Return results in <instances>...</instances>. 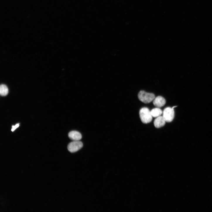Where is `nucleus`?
Returning <instances> with one entry per match:
<instances>
[{"label":"nucleus","instance_id":"nucleus-1","mask_svg":"<svg viewBox=\"0 0 212 212\" xmlns=\"http://www.w3.org/2000/svg\"><path fill=\"white\" fill-rule=\"evenodd\" d=\"M141 120L143 123L147 124L151 122L152 120L151 111L146 107L141 108L139 112Z\"/></svg>","mask_w":212,"mask_h":212},{"label":"nucleus","instance_id":"nucleus-2","mask_svg":"<svg viewBox=\"0 0 212 212\" xmlns=\"http://www.w3.org/2000/svg\"><path fill=\"white\" fill-rule=\"evenodd\" d=\"M139 99L145 103H148L153 101L155 98L154 94L148 93L143 90L139 92L138 95Z\"/></svg>","mask_w":212,"mask_h":212},{"label":"nucleus","instance_id":"nucleus-3","mask_svg":"<svg viewBox=\"0 0 212 212\" xmlns=\"http://www.w3.org/2000/svg\"><path fill=\"white\" fill-rule=\"evenodd\" d=\"M177 107L175 106L172 108L168 107L164 110L163 117L166 122L170 123L173 121L175 117L174 109Z\"/></svg>","mask_w":212,"mask_h":212},{"label":"nucleus","instance_id":"nucleus-4","mask_svg":"<svg viewBox=\"0 0 212 212\" xmlns=\"http://www.w3.org/2000/svg\"><path fill=\"white\" fill-rule=\"evenodd\" d=\"M83 146V143L79 141H73L68 146V150L71 153H75L80 150Z\"/></svg>","mask_w":212,"mask_h":212},{"label":"nucleus","instance_id":"nucleus-5","mask_svg":"<svg viewBox=\"0 0 212 212\" xmlns=\"http://www.w3.org/2000/svg\"><path fill=\"white\" fill-rule=\"evenodd\" d=\"M166 103L165 98L161 96H158L155 98L153 100L154 105L157 108L162 107L165 105Z\"/></svg>","mask_w":212,"mask_h":212},{"label":"nucleus","instance_id":"nucleus-6","mask_svg":"<svg viewBox=\"0 0 212 212\" xmlns=\"http://www.w3.org/2000/svg\"><path fill=\"white\" fill-rule=\"evenodd\" d=\"M166 122L163 116H160L156 118L154 122L155 127L157 128H159L164 126Z\"/></svg>","mask_w":212,"mask_h":212},{"label":"nucleus","instance_id":"nucleus-7","mask_svg":"<svg viewBox=\"0 0 212 212\" xmlns=\"http://www.w3.org/2000/svg\"><path fill=\"white\" fill-rule=\"evenodd\" d=\"M69 138L73 141H80L82 138L81 134L76 131H72L69 134Z\"/></svg>","mask_w":212,"mask_h":212},{"label":"nucleus","instance_id":"nucleus-8","mask_svg":"<svg viewBox=\"0 0 212 212\" xmlns=\"http://www.w3.org/2000/svg\"><path fill=\"white\" fill-rule=\"evenodd\" d=\"M163 113V111L160 108H157L153 109L151 111L152 116L154 118H157L160 116Z\"/></svg>","mask_w":212,"mask_h":212},{"label":"nucleus","instance_id":"nucleus-9","mask_svg":"<svg viewBox=\"0 0 212 212\" xmlns=\"http://www.w3.org/2000/svg\"><path fill=\"white\" fill-rule=\"evenodd\" d=\"M8 93V89L7 86L2 84L0 86V94L2 96H6Z\"/></svg>","mask_w":212,"mask_h":212},{"label":"nucleus","instance_id":"nucleus-10","mask_svg":"<svg viewBox=\"0 0 212 212\" xmlns=\"http://www.w3.org/2000/svg\"><path fill=\"white\" fill-rule=\"evenodd\" d=\"M20 126L19 124H18L16 125L15 126H12V128L11 129V131H14L17 128H18Z\"/></svg>","mask_w":212,"mask_h":212}]
</instances>
